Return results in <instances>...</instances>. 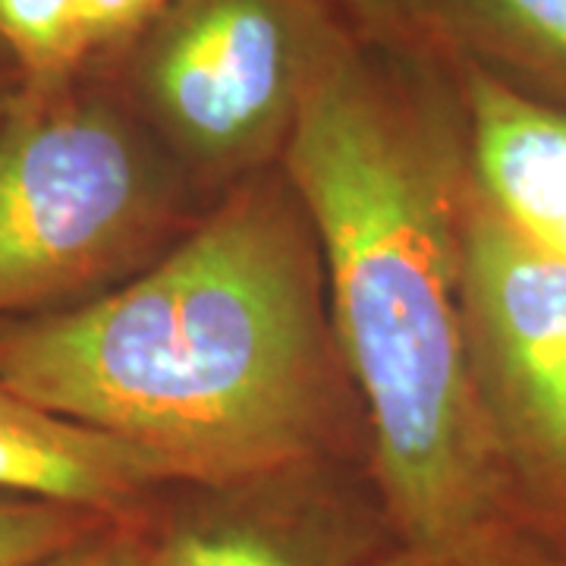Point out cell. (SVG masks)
Returning <instances> with one entry per match:
<instances>
[{
  "label": "cell",
  "instance_id": "4fadbf2b",
  "mask_svg": "<svg viewBox=\"0 0 566 566\" xmlns=\"http://www.w3.org/2000/svg\"><path fill=\"white\" fill-rule=\"evenodd\" d=\"M35 566H155L151 513L111 520Z\"/></svg>",
  "mask_w": 566,
  "mask_h": 566
},
{
  "label": "cell",
  "instance_id": "7a4b0ae2",
  "mask_svg": "<svg viewBox=\"0 0 566 566\" xmlns=\"http://www.w3.org/2000/svg\"><path fill=\"white\" fill-rule=\"evenodd\" d=\"M0 385L139 444L180 482L368 460L322 252L277 167L85 303L0 322Z\"/></svg>",
  "mask_w": 566,
  "mask_h": 566
},
{
  "label": "cell",
  "instance_id": "8992f818",
  "mask_svg": "<svg viewBox=\"0 0 566 566\" xmlns=\"http://www.w3.org/2000/svg\"><path fill=\"white\" fill-rule=\"evenodd\" d=\"M155 566H375L394 542L368 460L180 482L151 506Z\"/></svg>",
  "mask_w": 566,
  "mask_h": 566
},
{
  "label": "cell",
  "instance_id": "2e32d148",
  "mask_svg": "<svg viewBox=\"0 0 566 566\" xmlns=\"http://www.w3.org/2000/svg\"><path fill=\"white\" fill-rule=\"evenodd\" d=\"M547 547H551V545H547ZM554 551H557V554H560V560H564V564H566V542H564V545H557V547H554Z\"/></svg>",
  "mask_w": 566,
  "mask_h": 566
},
{
  "label": "cell",
  "instance_id": "9a60e30c",
  "mask_svg": "<svg viewBox=\"0 0 566 566\" xmlns=\"http://www.w3.org/2000/svg\"><path fill=\"white\" fill-rule=\"evenodd\" d=\"M20 73H17V66L10 63V57L0 51V111L7 107V102L20 92Z\"/></svg>",
  "mask_w": 566,
  "mask_h": 566
},
{
  "label": "cell",
  "instance_id": "30bf717a",
  "mask_svg": "<svg viewBox=\"0 0 566 566\" xmlns=\"http://www.w3.org/2000/svg\"><path fill=\"white\" fill-rule=\"evenodd\" d=\"M0 51L22 85L70 80L85 66L76 0H0Z\"/></svg>",
  "mask_w": 566,
  "mask_h": 566
},
{
  "label": "cell",
  "instance_id": "7c38bea8",
  "mask_svg": "<svg viewBox=\"0 0 566 566\" xmlns=\"http://www.w3.org/2000/svg\"><path fill=\"white\" fill-rule=\"evenodd\" d=\"M111 516L76 506L0 497V566H35L63 547L76 545Z\"/></svg>",
  "mask_w": 566,
  "mask_h": 566
},
{
  "label": "cell",
  "instance_id": "ba28073f",
  "mask_svg": "<svg viewBox=\"0 0 566 566\" xmlns=\"http://www.w3.org/2000/svg\"><path fill=\"white\" fill-rule=\"evenodd\" d=\"M353 29L566 107V0H331Z\"/></svg>",
  "mask_w": 566,
  "mask_h": 566
},
{
  "label": "cell",
  "instance_id": "6da1fadb",
  "mask_svg": "<svg viewBox=\"0 0 566 566\" xmlns=\"http://www.w3.org/2000/svg\"><path fill=\"white\" fill-rule=\"evenodd\" d=\"M281 170L322 252L368 472L406 545L510 520L463 334V117L450 66L334 10Z\"/></svg>",
  "mask_w": 566,
  "mask_h": 566
},
{
  "label": "cell",
  "instance_id": "5b68a950",
  "mask_svg": "<svg viewBox=\"0 0 566 566\" xmlns=\"http://www.w3.org/2000/svg\"><path fill=\"white\" fill-rule=\"evenodd\" d=\"M463 334L469 375L504 472L510 520L566 542V262L523 243L465 192Z\"/></svg>",
  "mask_w": 566,
  "mask_h": 566
},
{
  "label": "cell",
  "instance_id": "9c48e42d",
  "mask_svg": "<svg viewBox=\"0 0 566 566\" xmlns=\"http://www.w3.org/2000/svg\"><path fill=\"white\" fill-rule=\"evenodd\" d=\"M170 485H180V475L158 453L0 385V497L123 520L151 513Z\"/></svg>",
  "mask_w": 566,
  "mask_h": 566
},
{
  "label": "cell",
  "instance_id": "277c9868",
  "mask_svg": "<svg viewBox=\"0 0 566 566\" xmlns=\"http://www.w3.org/2000/svg\"><path fill=\"white\" fill-rule=\"evenodd\" d=\"M331 0H170L104 66L214 202L281 164Z\"/></svg>",
  "mask_w": 566,
  "mask_h": 566
},
{
  "label": "cell",
  "instance_id": "5bb4252c",
  "mask_svg": "<svg viewBox=\"0 0 566 566\" xmlns=\"http://www.w3.org/2000/svg\"><path fill=\"white\" fill-rule=\"evenodd\" d=\"M170 0H76L85 66L111 61Z\"/></svg>",
  "mask_w": 566,
  "mask_h": 566
},
{
  "label": "cell",
  "instance_id": "52a82bcc",
  "mask_svg": "<svg viewBox=\"0 0 566 566\" xmlns=\"http://www.w3.org/2000/svg\"><path fill=\"white\" fill-rule=\"evenodd\" d=\"M447 66L460 98L472 192L523 243L566 262V107L479 66Z\"/></svg>",
  "mask_w": 566,
  "mask_h": 566
},
{
  "label": "cell",
  "instance_id": "8fae6325",
  "mask_svg": "<svg viewBox=\"0 0 566 566\" xmlns=\"http://www.w3.org/2000/svg\"><path fill=\"white\" fill-rule=\"evenodd\" d=\"M375 566H566L554 547L516 526L513 520H494L441 542L406 545L390 542Z\"/></svg>",
  "mask_w": 566,
  "mask_h": 566
},
{
  "label": "cell",
  "instance_id": "3957f363",
  "mask_svg": "<svg viewBox=\"0 0 566 566\" xmlns=\"http://www.w3.org/2000/svg\"><path fill=\"white\" fill-rule=\"evenodd\" d=\"M208 205L104 66L22 85L0 111V322L117 286Z\"/></svg>",
  "mask_w": 566,
  "mask_h": 566
}]
</instances>
